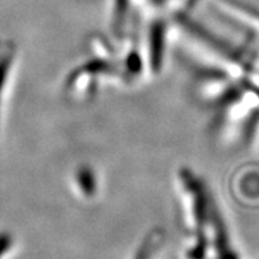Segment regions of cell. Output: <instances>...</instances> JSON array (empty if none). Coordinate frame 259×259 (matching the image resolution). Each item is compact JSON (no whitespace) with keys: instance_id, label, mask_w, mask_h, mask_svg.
I'll return each instance as SVG.
<instances>
[{"instance_id":"obj_2","label":"cell","mask_w":259,"mask_h":259,"mask_svg":"<svg viewBox=\"0 0 259 259\" xmlns=\"http://www.w3.org/2000/svg\"><path fill=\"white\" fill-rule=\"evenodd\" d=\"M14 55L15 48H12L11 45H0V97H2L6 82L8 79V75H10V69L12 61H14Z\"/></svg>"},{"instance_id":"obj_3","label":"cell","mask_w":259,"mask_h":259,"mask_svg":"<svg viewBox=\"0 0 259 259\" xmlns=\"http://www.w3.org/2000/svg\"><path fill=\"white\" fill-rule=\"evenodd\" d=\"M8 245H10V238L6 234L0 235V255L7 250Z\"/></svg>"},{"instance_id":"obj_1","label":"cell","mask_w":259,"mask_h":259,"mask_svg":"<svg viewBox=\"0 0 259 259\" xmlns=\"http://www.w3.org/2000/svg\"><path fill=\"white\" fill-rule=\"evenodd\" d=\"M75 185L85 197H93L97 192L96 174L89 167H79L74 174Z\"/></svg>"}]
</instances>
